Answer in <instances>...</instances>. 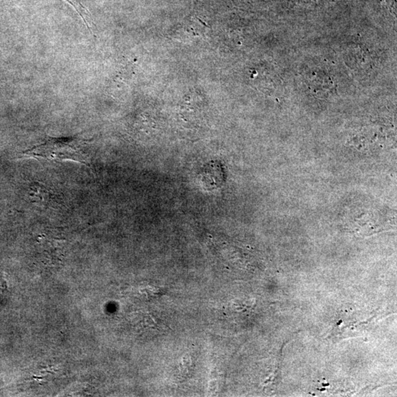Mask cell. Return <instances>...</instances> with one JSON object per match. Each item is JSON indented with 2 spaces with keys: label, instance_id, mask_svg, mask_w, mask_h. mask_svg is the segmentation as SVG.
Returning a JSON list of instances; mask_svg holds the SVG:
<instances>
[{
  "label": "cell",
  "instance_id": "6da1fadb",
  "mask_svg": "<svg viewBox=\"0 0 397 397\" xmlns=\"http://www.w3.org/2000/svg\"><path fill=\"white\" fill-rule=\"evenodd\" d=\"M88 141L81 137L49 138L43 143L32 147L22 153L24 157L48 161H72L89 164L86 152Z\"/></svg>",
  "mask_w": 397,
  "mask_h": 397
}]
</instances>
